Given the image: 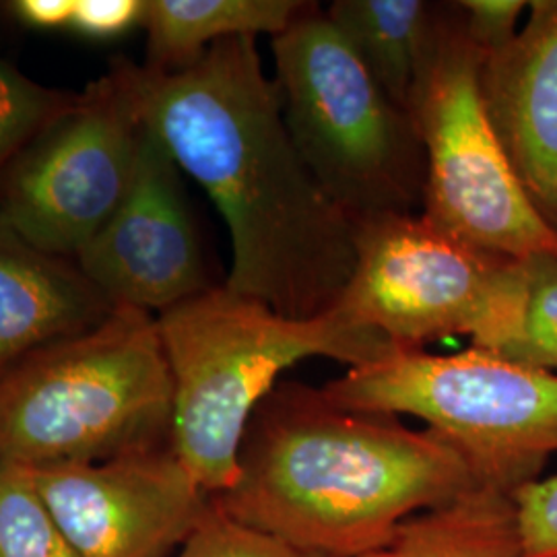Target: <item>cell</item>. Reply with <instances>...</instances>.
<instances>
[{"instance_id":"16","label":"cell","mask_w":557,"mask_h":557,"mask_svg":"<svg viewBox=\"0 0 557 557\" xmlns=\"http://www.w3.org/2000/svg\"><path fill=\"white\" fill-rule=\"evenodd\" d=\"M326 15L380 87L409 112L436 34L438 7L423 0H337Z\"/></svg>"},{"instance_id":"18","label":"cell","mask_w":557,"mask_h":557,"mask_svg":"<svg viewBox=\"0 0 557 557\" xmlns=\"http://www.w3.org/2000/svg\"><path fill=\"white\" fill-rule=\"evenodd\" d=\"M73 101L75 96L44 87L0 59V176Z\"/></svg>"},{"instance_id":"10","label":"cell","mask_w":557,"mask_h":557,"mask_svg":"<svg viewBox=\"0 0 557 557\" xmlns=\"http://www.w3.org/2000/svg\"><path fill=\"white\" fill-rule=\"evenodd\" d=\"M29 471L83 557H172L213 498L170 442L100 462Z\"/></svg>"},{"instance_id":"13","label":"cell","mask_w":557,"mask_h":557,"mask_svg":"<svg viewBox=\"0 0 557 557\" xmlns=\"http://www.w3.org/2000/svg\"><path fill=\"white\" fill-rule=\"evenodd\" d=\"M114 310L75 260L41 252L0 225V379Z\"/></svg>"},{"instance_id":"1","label":"cell","mask_w":557,"mask_h":557,"mask_svg":"<svg viewBox=\"0 0 557 557\" xmlns=\"http://www.w3.org/2000/svg\"><path fill=\"white\" fill-rule=\"evenodd\" d=\"M112 64L140 122L220 209L225 285L287 319L329 314L356 269V220L301 160L257 38L220 41L174 73Z\"/></svg>"},{"instance_id":"6","label":"cell","mask_w":557,"mask_h":557,"mask_svg":"<svg viewBox=\"0 0 557 557\" xmlns=\"http://www.w3.org/2000/svg\"><path fill=\"white\" fill-rule=\"evenodd\" d=\"M527 292V260L467 244L421 213H386L356 221V269L331 312L397 349L467 335L498 356L520 333Z\"/></svg>"},{"instance_id":"2","label":"cell","mask_w":557,"mask_h":557,"mask_svg":"<svg viewBox=\"0 0 557 557\" xmlns=\"http://www.w3.org/2000/svg\"><path fill=\"white\" fill-rule=\"evenodd\" d=\"M475 485L469 458L438 432L278 382L248 423L236 485L213 499L310 554L359 557L403 520Z\"/></svg>"},{"instance_id":"21","label":"cell","mask_w":557,"mask_h":557,"mask_svg":"<svg viewBox=\"0 0 557 557\" xmlns=\"http://www.w3.org/2000/svg\"><path fill=\"white\" fill-rule=\"evenodd\" d=\"M518 529L527 557H557V475L515 492Z\"/></svg>"},{"instance_id":"20","label":"cell","mask_w":557,"mask_h":557,"mask_svg":"<svg viewBox=\"0 0 557 557\" xmlns=\"http://www.w3.org/2000/svg\"><path fill=\"white\" fill-rule=\"evenodd\" d=\"M172 557H322L227 515L215 499Z\"/></svg>"},{"instance_id":"8","label":"cell","mask_w":557,"mask_h":557,"mask_svg":"<svg viewBox=\"0 0 557 557\" xmlns=\"http://www.w3.org/2000/svg\"><path fill=\"white\" fill-rule=\"evenodd\" d=\"M481 62L457 2L438 9L434 41L409 101L425 153L421 215L499 257H557V234L520 186L487 114Z\"/></svg>"},{"instance_id":"12","label":"cell","mask_w":557,"mask_h":557,"mask_svg":"<svg viewBox=\"0 0 557 557\" xmlns=\"http://www.w3.org/2000/svg\"><path fill=\"white\" fill-rule=\"evenodd\" d=\"M517 38L481 62V94L535 211L557 234V0H535Z\"/></svg>"},{"instance_id":"14","label":"cell","mask_w":557,"mask_h":557,"mask_svg":"<svg viewBox=\"0 0 557 557\" xmlns=\"http://www.w3.org/2000/svg\"><path fill=\"white\" fill-rule=\"evenodd\" d=\"M310 2L301 0H145L140 25L147 34L145 66L182 71L215 44L230 38H275Z\"/></svg>"},{"instance_id":"23","label":"cell","mask_w":557,"mask_h":557,"mask_svg":"<svg viewBox=\"0 0 557 557\" xmlns=\"http://www.w3.org/2000/svg\"><path fill=\"white\" fill-rule=\"evenodd\" d=\"M145 0H77L73 27L89 38H114L140 25Z\"/></svg>"},{"instance_id":"7","label":"cell","mask_w":557,"mask_h":557,"mask_svg":"<svg viewBox=\"0 0 557 557\" xmlns=\"http://www.w3.org/2000/svg\"><path fill=\"white\" fill-rule=\"evenodd\" d=\"M322 391L338 405L409 416L453 442L481 483L515 496L557 455V372L467 349H397Z\"/></svg>"},{"instance_id":"24","label":"cell","mask_w":557,"mask_h":557,"mask_svg":"<svg viewBox=\"0 0 557 557\" xmlns=\"http://www.w3.org/2000/svg\"><path fill=\"white\" fill-rule=\"evenodd\" d=\"M77 0H17L11 2V11L25 25L40 29L73 27Z\"/></svg>"},{"instance_id":"17","label":"cell","mask_w":557,"mask_h":557,"mask_svg":"<svg viewBox=\"0 0 557 557\" xmlns=\"http://www.w3.org/2000/svg\"><path fill=\"white\" fill-rule=\"evenodd\" d=\"M0 557H83L41 498L29 469L0 462Z\"/></svg>"},{"instance_id":"19","label":"cell","mask_w":557,"mask_h":557,"mask_svg":"<svg viewBox=\"0 0 557 557\" xmlns=\"http://www.w3.org/2000/svg\"><path fill=\"white\" fill-rule=\"evenodd\" d=\"M529 292L518 337L498 358L527 368L557 372V257L527 260Z\"/></svg>"},{"instance_id":"9","label":"cell","mask_w":557,"mask_h":557,"mask_svg":"<svg viewBox=\"0 0 557 557\" xmlns=\"http://www.w3.org/2000/svg\"><path fill=\"white\" fill-rule=\"evenodd\" d=\"M139 116L112 64L0 176V225L41 252L75 259L124 199Z\"/></svg>"},{"instance_id":"5","label":"cell","mask_w":557,"mask_h":557,"mask_svg":"<svg viewBox=\"0 0 557 557\" xmlns=\"http://www.w3.org/2000/svg\"><path fill=\"white\" fill-rule=\"evenodd\" d=\"M283 119L326 195L354 220L421 213L425 153L400 108L310 2L271 38Z\"/></svg>"},{"instance_id":"15","label":"cell","mask_w":557,"mask_h":557,"mask_svg":"<svg viewBox=\"0 0 557 557\" xmlns=\"http://www.w3.org/2000/svg\"><path fill=\"white\" fill-rule=\"evenodd\" d=\"M359 557H527L515 496L475 485L403 520L376 549Z\"/></svg>"},{"instance_id":"22","label":"cell","mask_w":557,"mask_h":557,"mask_svg":"<svg viewBox=\"0 0 557 557\" xmlns=\"http://www.w3.org/2000/svg\"><path fill=\"white\" fill-rule=\"evenodd\" d=\"M457 4L465 32L483 57L498 52L517 38L518 20L529 7L522 0H462Z\"/></svg>"},{"instance_id":"11","label":"cell","mask_w":557,"mask_h":557,"mask_svg":"<svg viewBox=\"0 0 557 557\" xmlns=\"http://www.w3.org/2000/svg\"><path fill=\"white\" fill-rule=\"evenodd\" d=\"M73 260L114 308L156 317L215 287L182 170L145 124L124 199Z\"/></svg>"},{"instance_id":"4","label":"cell","mask_w":557,"mask_h":557,"mask_svg":"<svg viewBox=\"0 0 557 557\" xmlns=\"http://www.w3.org/2000/svg\"><path fill=\"white\" fill-rule=\"evenodd\" d=\"M172 403L158 319L116 308L0 379V462L48 469L168 444Z\"/></svg>"},{"instance_id":"3","label":"cell","mask_w":557,"mask_h":557,"mask_svg":"<svg viewBox=\"0 0 557 557\" xmlns=\"http://www.w3.org/2000/svg\"><path fill=\"white\" fill-rule=\"evenodd\" d=\"M156 319L174 388L170 444L209 496L236 485L248 423L285 370L308 358L361 368L397 351L335 312L287 319L225 283Z\"/></svg>"}]
</instances>
